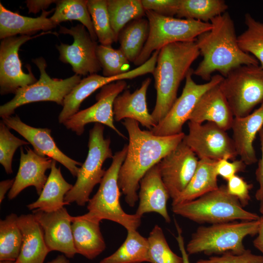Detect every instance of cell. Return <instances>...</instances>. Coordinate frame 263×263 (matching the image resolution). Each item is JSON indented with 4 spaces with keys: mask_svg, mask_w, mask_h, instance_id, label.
Listing matches in <instances>:
<instances>
[{
    "mask_svg": "<svg viewBox=\"0 0 263 263\" xmlns=\"http://www.w3.org/2000/svg\"><path fill=\"white\" fill-rule=\"evenodd\" d=\"M139 188V205L135 213L142 217L146 213L156 212L166 222L170 223L167 210L170 196L161 178L158 164L146 173L140 182Z\"/></svg>",
    "mask_w": 263,
    "mask_h": 263,
    "instance_id": "obj_21",
    "label": "cell"
},
{
    "mask_svg": "<svg viewBox=\"0 0 263 263\" xmlns=\"http://www.w3.org/2000/svg\"><path fill=\"white\" fill-rule=\"evenodd\" d=\"M107 2L111 26L117 39L120 32L128 23L146 15L141 0H107Z\"/></svg>",
    "mask_w": 263,
    "mask_h": 263,
    "instance_id": "obj_34",
    "label": "cell"
},
{
    "mask_svg": "<svg viewBox=\"0 0 263 263\" xmlns=\"http://www.w3.org/2000/svg\"><path fill=\"white\" fill-rule=\"evenodd\" d=\"M145 11H153L160 15L173 17L179 8L180 0H141Z\"/></svg>",
    "mask_w": 263,
    "mask_h": 263,
    "instance_id": "obj_43",
    "label": "cell"
},
{
    "mask_svg": "<svg viewBox=\"0 0 263 263\" xmlns=\"http://www.w3.org/2000/svg\"><path fill=\"white\" fill-rule=\"evenodd\" d=\"M88 0H57L54 14L50 19L56 26L62 22L78 20L86 27L92 38L96 41L97 38L88 9Z\"/></svg>",
    "mask_w": 263,
    "mask_h": 263,
    "instance_id": "obj_32",
    "label": "cell"
},
{
    "mask_svg": "<svg viewBox=\"0 0 263 263\" xmlns=\"http://www.w3.org/2000/svg\"><path fill=\"white\" fill-rule=\"evenodd\" d=\"M228 5L223 0H180L176 18L210 22L226 12Z\"/></svg>",
    "mask_w": 263,
    "mask_h": 263,
    "instance_id": "obj_33",
    "label": "cell"
},
{
    "mask_svg": "<svg viewBox=\"0 0 263 263\" xmlns=\"http://www.w3.org/2000/svg\"><path fill=\"white\" fill-rule=\"evenodd\" d=\"M64 255H59L47 263H70V261Z\"/></svg>",
    "mask_w": 263,
    "mask_h": 263,
    "instance_id": "obj_50",
    "label": "cell"
},
{
    "mask_svg": "<svg viewBox=\"0 0 263 263\" xmlns=\"http://www.w3.org/2000/svg\"><path fill=\"white\" fill-rule=\"evenodd\" d=\"M199 158L182 141L158 163L162 181L172 200L185 190L197 167Z\"/></svg>",
    "mask_w": 263,
    "mask_h": 263,
    "instance_id": "obj_17",
    "label": "cell"
},
{
    "mask_svg": "<svg viewBox=\"0 0 263 263\" xmlns=\"http://www.w3.org/2000/svg\"><path fill=\"white\" fill-rule=\"evenodd\" d=\"M246 165L241 160H229L223 159L216 161L215 171L217 175L227 181L239 172L244 171Z\"/></svg>",
    "mask_w": 263,
    "mask_h": 263,
    "instance_id": "obj_44",
    "label": "cell"
},
{
    "mask_svg": "<svg viewBox=\"0 0 263 263\" xmlns=\"http://www.w3.org/2000/svg\"><path fill=\"white\" fill-rule=\"evenodd\" d=\"M127 82L118 80L108 84L101 88L96 96V102L91 107L78 111L63 124L65 127L77 135H81L85 126L91 123L105 125L118 135L126 137L114 125L113 102L115 98L125 89Z\"/></svg>",
    "mask_w": 263,
    "mask_h": 263,
    "instance_id": "obj_15",
    "label": "cell"
},
{
    "mask_svg": "<svg viewBox=\"0 0 263 263\" xmlns=\"http://www.w3.org/2000/svg\"><path fill=\"white\" fill-rule=\"evenodd\" d=\"M127 151L126 145L113 155L112 162L106 170L96 193L88 202V212L83 215L100 222L102 220L112 221L121 225L127 230H137L140 225L141 217L136 213H126L120 203L118 174Z\"/></svg>",
    "mask_w": 263,
    "mask_h": 263,
    "instance_id": "obj_5",
    "label": "cell"
},
{
    "mask_svg": "<svg viewBox=\"0 0 263 263\" xmlns=\"http://www.w3.org/2000/svg\"><path fill=\"white\" fill-rule=\"evenodd\" d=\"M188 127L183 141L199 159L230 160L238 156L232 138L216 124L189 121Z\"/></svg>",
    "mask_w": 263,
    "mask_h": 263,
    "instance_id": "obj_12",
    "label": "cell"
},
{
    "mask_svg": "<svg viewBox=\"0 0 263 263\" xmlns=\"http://www.w3.org/2000/svg\"><path fill=\"white\" fill-rule=\"evenodd\" d=\"M40 72L35 83L19 89L10 101L0 107V116H12L21 106L38 101H52L63 106L65 97L81 81V76L74 75L66 79L52 78L47 73V63L43 57L32 60Z\"/></svg>",
    "mask_w": 263,
    "mask_h": 263,
    "instance_id": "obj_10",
    "label": "cell"
},
{
    "mask_svg": "<svg viewBox=\"0 0 263 263\" xmlns=\"http://www.w3.org/2000/svg\"><path fill=\"white\" fill-rule=\"evenodd\" d=\"M22 241L16 263H44L50 252L44 238L43 229L34 214H21L18 218Z\"/></svg>",
    "mask_w": 263,
    "mask_h": 263,
    "instance_id": "obj_25",
    "label": "cell"
},
{
    "mask_svg": "<svg viewBox=\"0 0 263 263\" xmlns=\"http://www.w3.org/2000/svg\"><path fill=\"white\" fill-rule=\"evenodd\" d=\"M73 185L63 178L60 168L53 159L50 173L38 199L27 206L30 210H40L45 212L56 211L69 205L65 202L66 194Z\"/></svg>",
    "mask_w": 263,
    "mask_h": 263,
    "instance_id": "obj_28",
    "label": "cell"
},
{
    "mask_svg": "<svg viewBox=\"0 0 263 263\" xmlns=\"http://www.w3.org/2000/svg\"><path fill=\"white\" fill-rule=\"evenodd\" d=\"M227 182L228 193L238 199L243 207L246 206L251 199L249 192L253 185L237 175L230 178Z\"/></svg>",
    "mask_w": 263,
    "mask_h": 263,
    "instance_id": "obj_42",
    "label": "cell"
},
{
    "mask_svg": "<svg viewBox=\"0 0 263 263\" xmlns=\"http://www.w3.org/2000/svg\"><path fill=\"white\" fill-rule=\"evenodd\" d=\"M29 143L14 135L9 128L1 120L0 122V163L7 174L13 172L12 163L17 149Z\"/></svg>",
    "mask_w": 263,
    "mask_h": 263,
    "instance_id": "obj_40",
    "label": "cell"
},
{
    "mask_svg": "<svg viewBox=\"0 0 263 263\" xmlns=\"http://www.w3.org/2000/svg\"><path fill=\"white\" fill-rule=\"evenodd\" d=\"M96 53L103 76H115L128 72L130 61L119 48L114 49L112 45L99 44Z\"/></svg>",
    "mask_w": 263,
    "mask_h": 263,
    "instance_id": "obj_38",
    "label": "cell"
},
{
    "mask_svg": "<svg viewBox=\"0 0 263 263\" xmlns=\"http://www.w3.org/2000/svg\"><path fill=\"white\" fill-rule=\"evenodd\" d=\"M246 29L238 36L241 49L260 62L263 68V23L246 13L244 16Z\"/></svg>",
    "mask_w": 263,
    "mask_h": 263,
    "instance_id": "obj_36",
    "label": "cell"
},
{
    "mask_svg": "<svg viewBox=\"0 0 263 263\" xmlns=\"http://www.w3.org/2000/svg\"><path fill=\"white\" fill-rule=\"evenodd\" d=\"M149 244L148 238L136 230H128L124 243L110 256L99 263H141L149 262Z\"/></svg>",
    "mask_w": 263,
    "mask_h": 263,
    "instance_id": "obj_30",
    "label": "cell"
},
{
    "mask_svg": "<svg viewBox=\"0 0 263 263\" xmlns=\"http://www.w3.org/2000/svg\"><path fill=\"white\" fill-rule=\"evenodd\" d=\"M149 244V262L150 263H183L182 257L170 248L162 229L155 225L148 238Z\"/></svg>",
    "mask_w": 263,
    "mask_h": 263,
    "instance_id": "obj_39",
    "label": "cell"
},
{
    "mask_svg": "<svg viewBox=\"0 0 263 263\" xmlns=\"http://www.w3.org/2000/svg\"><path fill=\"white\" fill-rule=\"evenodd\" d=\"M259 211L263 215V199L260 201Z\"/></svg>",
    "mask_w": 263,
    "mask_h": 263,
    "instance_id": "obj_51",
    "label": "cell"
},
{
    "mask_svg": "<svg viewBox=\"0 0 263 263\" xmlns=\"http://www.w3.org/2000/svg\"><path fill=\"white\" fill-rule=\"evenodd\" d=\"M216 162L208 159H199L191 179L181 194L172 200V206L194 200L217 189Z\"/></svg>",
    "mask_w": 263,
    "mask_h": 263,
    "instance_id": "obj_29",
    "label": "cell"
},
{
    "mask_svg": "<svg viewBox=\"0 0 263 263\" xmlns=\"http://www.w3.org/2000/svg\"><path fill=\"white\" fill-rule=\"evenodd\" d=\"M174 223L177 231V236L176 237V239L180 251L181 253L183 263H190L188 258L189 255L188 253L185 246L184 238L182 235V230L176 220H174Z\"/></svg>",
    "mask_w": 263,
    "mask_h": 263,
    "instance_id": "obj_47",
    "label": "cell"
},
{
    "mask_svg": "<svg viewBox=\"0 0 263 263\" xmlns=\"http://www.w3.org/2000/svg\"><path fill=\"white\" fill-rule=\"evenodd\" d=\"M258 134L260 141L262 154L255 171L256 180L259 185V188L255 193V198L257 200L260 201L263 199V126L259 131Z\"/></svg>",
    "mask_w": 263,
    "mask_h": 263,
    "instance_id": "obj_45",
    "label": "cell"
},
{
    "mask_svg": "<svg viewBox=\"0 0 263 263\" xmlns=\"http://www.w3.org/2000/svg\"><path fill=\"white\" fill-rule=\"evenodd\" d=\"M195 263H263V256L253 254L249 249L241 254L226 252L220 256L200 259Z\"/></svg>",
    "mask_w": 263,
    "mask_h": 263,
    "instance_id": "obj_41",
    "label": "cell"
},
{
    "mask_svg": "<svg viewBox=\"0 0 263 263\" xmlns=\"http://www.w3.org/2000/svg\"><path fill=\"white\" fill-rule=\"evenodd\" d=\"M56 1L54 0H27L25 2L28 12L36 14L40 10H46L51 4L56 3Z\"/></svg>",
    "mask_w": 263,
    "mask_h": 263,
    "instance_id": "obj_46",
    "label": "cell"
},
{
    "mask_svg": "<svg viewBox=\"0 0 263 263\" xmlns=\"http://www.w3.org/2000/svg\"><path fill=\"white\" fill-rule=\"evenodd\" d=\"M176 214L194 222L211 224L235 221H257L260 216L245 210L236 197L222 185L194 200L172 206Z\"/></svg>",
    "mask_w": 263,
    "mask_h": 263,
    "instance_id": "obj_4",
    "label": "cell"
},
{
    "mask_svg": "<svg viewBox=\"0 0 263 263\" xmlns=\"http://www.w3.org/2000/svg\"><path fill=\"white\" fill-rule=\"evenodd\" d=\"M149 31L148 20L142 18L131 21L120 32L118 37L119 49L130 62H134L140 55Z\"/></svg>",
    "mask_w": 263,
    "mask_h": 263,
    "instance_id": "obj_31",
    "label": "cell"
},
{
    "mask_svg": "<svg viewBox=\"0 0 263 263\" xmlns=\"http://www.w3.org/2000/svg\"><path fill=\"white\" fill-rule=\"evenodd\" d=\"M104 131L102 124L95 123L89 132L86 159L80 167L75 184L65 197L69 205L75 202L79 206L86 205L94 187L100 183L105 173L102 169L104 162L113 156L111 139L104 137Z\"/></svg>",
    "mask_w": 263,
    "mask_h": 263,
    "instance_id": "obj_8",
    "label": "cell"
},
{
    "mask_svg": "<svg viewBox=\"0 0 263 263\" xmlns=\"http://www.w3.org/2000/svg\"><path fill=\"white\" fill-rule=\"evenodd\" d=\"M59 33L73 37L72 44L61 42L56 46L59 52V60L70 64L75 75L88 76L102 70L96 53L97 43L83 25L78 24L70 28L60 26Z\"/></svg>",
    "mask_w": 263,
    "mask_h": 263,
    "instance_id": "obj_13",
    "label": "cell"
},
{
    "mask_svg": "<svg viewBox=\"0 0 263 263\" xmlns=\"http://www.w3.org/2000/svg\"><path fill=\"white\" fill-rule=\"evenodd\" d=\"M0 263H16L15 262L10 261H0Z\"/></svg>",
    "mask_w": 263,
    "mask_h": 263,
    "instance_id": "obj_52",
    "label": "cell"
},
{
    "mask_svg": "<svg viewBox=\"0 0 263 263\" xmlns=\"http://www.w3.org/2000/svg\"><path fill=\"white\" fill-rule=\"evenodd\" d=\"M210 23L211 29L195 40L203 59L193 70V75L208 81L215 71L225 77L240 66L259 65L256 58L239 46L234 23L228 12L214 18Z\"/></svg>",
    "mask_w": 263,
    "mask_h": 263,
    "instance_id": "obj_2",
    "label": "cell"
},
{
    "mask_svg": "<svg viewBox=\"0 0 263 263\" xmlns=\"http://www.w3.org/2000/svg\"><path fill=\"white\" fill-rule=\"evenodd\" d=\"M146 16L149 23V35L142 52L133 62L138 67L166 45L195 41L199 35L212 27L210 22L164 16L150 10L146 11Z\"/></svg>",
    "mask_w": 263,
    "mask_h": 263,
    "instance_id": "obj_7",
    "label": "cell"
},
{
    "mask_svg": "<svg viewBox=\"0 0 263 263\" xmlns=\"http://www.w3.org/2000/svg\"><path fill=\"white\" fill-rule=\"evenodd\" d=\"M41 226L46 244L51 252L57 251L67 258H72L76 252L72 230V216L64 207L52 212L33 210Z\"/></svg>",
    "mask_w": 263,
    "mask_h": 263,
    "instance_id": "obj_19",
    "label": "cell"
},
{
    "mask_svg": "<svg viewBox=\"0 0 263 263\" xmlns=\"http://www.w3.org/2000/svg\"><path fill=\"white\" fill-rule=\"evenodd\" d=\"M25 149L26 153L20 148L19 166L13 185L8 192L9 200L14 199L24 189L30 186L35 187L39 195L48 178L46 171L52 167L53 159L41 156L29 147Z\"/></svg>",
    "mask_w": 263,
    "mask_h": 263,
    "instance_id": "obj_20",
    "label": "cell"
},
{
    "mask_svg": "<svg viewBox=\"0 0 263 263\" xmlns=\"http://www.w3.org/2000/svg\"><path fill=\"white\" fill-rule=\"evenodd\" d=\"M263 126V103L248 115L234 117L231 130L238 156L246 165L257 162L253 146L255 137Z\"/></svg>",
    "mask_w": 263,
    "mask_h": 263,
    "instance_id": "obj_24",
    "label": "cell"
},
{
    "mask_svg": "<svg viewBox=\"0 0 263 263\" xmlns=\"http://www.w3.org/2000/svg\"><path fill=\"white\" fill-rule=\"evenodd\" d=\"M129 134L125 159L120 169L118 183L126 203L133 207L138 200L137 190L146 173L174 150L185 134L158 136L142 130L139 123L126 119L122 123Z\"/></svg>",
    "mask_w": 263,
    "mask_h": 263,
    "instance_id": "obj_1",
    "label": "cell"
},
{
    "mask_svg": "<svg viewBox=\"0 0 263 263\" xmlns=\"http://www.w3.org/2000/svg\"><path fill=\"white\" fill-rule=\"evenodd\" d=\"M193 70L188 71L185 84L180 96L177 98L165 117L150 131L158 136H169L183 132L184 124L189 116L200 97L208 90L219 84L224 77L212 76L204 84H197L193 79Z\"/></svg>",
    "mask_w": 263,
    "mask_h": 263,
    "instance_id": "obj_11",
    "label": "cell"
},
{
    "mask_svg": "<svg viewBox=\"0 0 263 263\" xmlns=\"http://www.w3.org/2000/svg\"><path fill=\"white\" fill-rule=\"evenodd\" d=\"M260 222L237 221L199 227L186 246L188 255L203 253L207 255L226 252L241 254L245 251L243 240L258 234Z\"/></svg>",
    "mask_w": 263,
    "mask_h": 263,
    "instance_id": "obj_6",
    "label": "cell"
},
{
    "mask_svg": "<svg viewBox=\"0 0 263 263\" xmlns=\"http://www.w3.org/2000/svg\"><path fill=\"white\" fill-rule=\"evenodd\" d=\"M2 121L31 144L37 154L55 160L65 167L74 177L77 176L82 163L70 158L59 149L51 136L50 129L29 126L17 115L2 118Z\"/></svg>",
    "mask_w": 263,
    "mask_h": 263,
    "instance_id": "obj_18",
    "label": "cell"
},
{
    "mask_svg": "<svg viewBox=\"0 0 263 263\" xmlns=\"http://www.w3.org/2000/svg\"><path fill=\"white\" fill-rule=\"evenodd\" d=\"M260 227L257 237L254 240V246L262 252L263 256V215L260 218Z\"/></svg>",
    "mask_w": 263,
    "mask_h": 263,
    "instance_id": "obj_48",
    "label": "cell"
},
{
    "mask_svg": "<svg viewBox=\"0 0 263 263\" xmlns=\"http://www.w3.org/2000/svg\"><path fill=\"white\" fill-rule=\"evenodd\" d=\"M151 82V79L148 77L133 93L126 90L115 98L113 110L116 121L133 119L150 130L156 126L157 123L149 112L146 100L147 90Z\"/></svg>",
    "mask_w": 263,
    "mask_h": 263,
    "instance_id": "obj_23",
    "label": "cell"
},
{
    "mask_svg": "<svg viewBox=\"0 0 263 263\" xmlns=\"http://www.w3.org/2000/svg\"><path fill=\"white\" fill-rule=\"evenodd\" d=\"M15 213L0 221V261L15 262L21 246L22 236Z\"/></svg>",
    "mask_w": 263,
    "mask_h": 263,
    "instance_id": "obj_35",
    "label": "cell"
},
{
    "mask_svg": "<svg viewBox=\"0 0 263 263\" xmlns=\"http://www.w3.org/2000/svg\"><path fill=\"white\" fill-rule=\"evenodd\" d=\"M15 179H7L0 182V203L1 204L5 198L8 190L12 188Z\"/></svg>",
    "mask_w": 263,
    "mask_h": 263,
    "instance_id": "obj_49",
    "label": "cell"
},
{
    "mask_svg": "<svg viewBox=\"0 0 263 263\" xmlns=\"http://www.w3.org/2000/svg\"><path fill=\"white\" fill-rule=\"evenodd\" d=\"M200 55L195 41L171 43L159 50L152 73L157 95L151 114L157 124L165 117L177 99L181 82Z\"/></svg>",
    "mask_w": 263,
    "mask_h": 263,
    "instance_id": "obj_3",
    "label": "cell"
},
{
    "mask_svg": "<svg viewBox=\"0 0 263 263\" xmlns=\"http://www.w3.org/2000/svg\"><path fill=\"white\" fill-rule=\"evenodd\" d=\"M158 53V51L154 52L143 64L120 75L106 77L95 74L81 79L65 97L63 108L58 116L59 123L63 124L77 113L82 102L96 90L105 85L118 80L132 79L148 73L152 74L156 64Z\"/></svg>",
    "mask_w": 263,
    "mask_h": 263,
    "instance_id": "obj_16",
    "label": "cell"
},
{
    "mask_svg": "<svg viewBox=\"0 0 263 263\" xmlns=\"http://www.w3.org/2000/svg\"><path fill=\"white\" fill-rule=\"evenodd\" d=\"M234 117L251 113L263 103V68L244 65L231 71L219 85Z\"/></svg>",
    "mask_w": 263,
    "mask_h": 263,
    "instance_id": "obj_9",
    "label": "cell"
},
{
    "mask_svg": "<svg viewBox=\"0 0 263 263\" xmlns=\"http://www.w3.org/2000/svg\"><path fill=\"white\" fill-rule=\"evenodd\" d=\"M219 85L208 90L200 97L189 121L212 122L226 131L231 129L234 116Z\"/></svg>",
    "mask_w": 263,
    "mask_h": 263,
    "instance_id": "obj_22",
    "label": "cell"
},
{
    "mask_svg": "<svg viewBox=\"0 0 263 263\" xmlns=\"http://www.w3.org/2000/svg\"><path fill=\"white\" fill-rule=\"evenodd\" d=\"M87 6L100 44L112 45L117 42L110 22L107 0H88Z\"/></svg>",
    "mask_w": 263,
    "mask_h": 263,
    "instance_id": "obj_37",
    "label": "cell"
},
{
    "mask_svg": "<svg viewBox=\"0 0 263 263\" xmlns=\"http://www.w3.org/2000/svg\"><path fill=\"white\" fill-rule=\"evenodd\" d=\"M50 11L43 10L37 18L21 16L13 12L0 3V38L16 36L18 35L31 36L40 31L48 32L56 26L47 16Z\"/></svg>",
    "mask_w": 263,
    "mask_h": 263,
    "instance_id": "obj_26",
    "label": "cell"
},
{
    "mask_svg": "<svg viewBox=\"0 0 263 263\" xmlns=\"http://www.w3.org/2000/svg\"><path fill=\"white\" fill-rule=\"evenodd\" d=\"M72 230L76 253L93 260L106 248L100 228V222L84 215L72 216Z\"/></svg>",
    "mask_w": 263,
    "mask_h": 263,
    "instance_id": "obj_27",
    "label": "cell"
},
{
    "mask_svg": "<svg viewBox=\"0 0 263 263\" xmlns=\"http://www.w3.org/2000/svg\"><path fill=\"white\" fill-rule=\"evenodd\" d=\"M49 31L33 37L19 35L1 39L0 44V93L1 95L8 94H15L20 88L36 83L38 80L29 65L28 73H24L19 56L20 47L37 37Z\"/></svg>",
    "mask_w": 263,
    "mask_h": 263,
    "instance_id": "obj_14",
    "label": "cell"
}]
</instances>
